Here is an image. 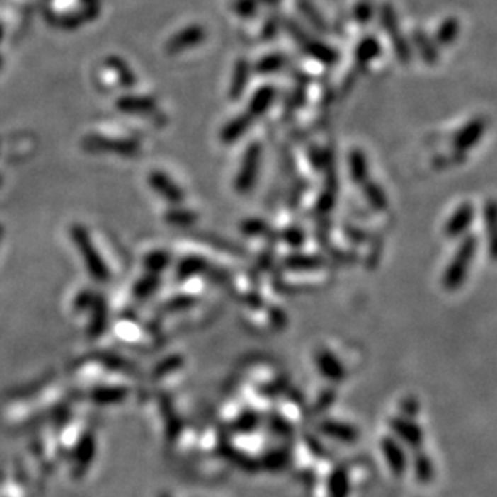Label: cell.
Masks as SVG:
<instances>
[{
    "instance_id": "6da1fadb",
    "label": "cell",
    "mask_w": 497,
    "mask_h": 497,
    "mask_svg": "<svg viewBox=\"0 0 497 497\" xmlns=\"http://www.w3.org/2000/svg\"><path fill=\"white\" fill-rule=\"evenodd\" d=\"M72 238L78 247V252L81 253V257L84 260V265L89 271L91 278H94L97 282L108 281L110 278L108 267L105 265V262H103L101 253L97 252L88 229L81 227V224H76V227H73L72 229Z\"/></svg>"
},
{
    "instance_id": "7a4b0ae2",
    "label": "cell",
    "mask_w": 497,
    "mask_h": 497,
    "mask_svg": "<svg viewBox=\"0 0 497 497\" xmlns=\"http://www.w3.org/2000/svg\"><path fill=\"white\" fill-rule=\"evenodd\" d=\"M260 159H262V147L258 144H252L248 146L244 159H242L241 168L236 178V190L239 194H246L253 188V184L257 181L258 168H260Z\"/></svg>"
},
{
    "instance_id": "3957f363",
    "label": "cell",
    "mask_w": 497,
    "mask_h": 497,
    "mask_svg": "<svg viewBox=\"0 0 497 497\" xmlns=\"http://www.w3.org/2000/svg\"><path fill=\"white\" fill-rule=\"evenodd\" d=\"M381 450H383L384 460L388 464L392 475L404 476L409 468V459L402 444L394 438H383L381 439Z\"/></svg>"
},
{
    "instance_id": "277c9868",
    "label": "cell",
    "mask_w": 497,
    "mask_h": 497,
    "mask_svg": "<svg viewBox=\"0 0 497 497\" xmlns=\"http://www.w3.org/2000/svg\"><path fill=\"white\" fill-rule=\"evenodd\" d=\"M475 253V241L468 239L464 246L460 247L457 256L452 260L450 267L446 271V285L447 286H459L464 280L465 271L470 267V262Z\"/></svg>"
},
{
    "instance_id": "5b68a950",
    "label": "cell",
    "mask_w": 497,
    "mask_h": 497,
    "mask_svg": "<svg viewBox=\"0 0 497 497\" xmlns=\"http://www.w3.org/2000/svg\"><path fill=\"white\" fill-rule=\"evenodd\" d=\"M391 430L402 444L413 450H420L423 444V431L415 421L407 417H396L391 420Z\"/></svg>"
},
{
    "instance_id": "8992f818",
    "label": "cell",
    "mask_w": 497,
    "mask_h": 497,
    "mask_svg": "<svg viewBox=\"0 0 497 497\" xmlns=\"http://www.w3.org/2000/svg\"><path fill=\"white\" fill-rule=\"evenodd\" d=\"M149 184L161 199L171 205H178L184 200V193L178 188V184L170 176L161 171H152L149 175Z\"/></svg>"
},
{
    "instance_id": "52a82bcc",
    "label": "cell",
    "mask_w": 497,
    "mask_h": 497,
    "mask_svg": "<svg viewBox=\"0 0 497 497\" xmlns=\"http://www.w3.org/2000/svg\"><path fill=\"white\" fill-rule=\"evenodd\" d=\"M86 149L94 150V152H113L118 155H135L137 152V144L130 142V141H110V139H102V137H89L86 141Z\"/></svg>"
},
{
    "instance_id": "ba28073f",
    "label": "cell",
    "mask_w": 497,
    "mask_h": 497,
    "mask_svg": "<svg viewBox=\"0 0 497 497\" xmlns=\"http://www.w3.org/2000/svg\"><path fill=\"white\" fill-rule=\"evenodd\" d=\"M320 430L328 435L329 438L338 439V441L348 442V444H354L358 439V431L357 428L341 423V421H333V420H326L323 421L320 425Z\"/></svg>"
},
{
    "instance_id": "9c48e42d",
    "label": "cell",
    "mask_w": 497,
    "mask_h": 497,
    "mask_svg": "<svg viewBox=\"0 0 497 497\" xmlns=\"http://www.w3.org/2000/svg\"><path fill=\"white\" fill-rule=\"evenodd\" d=\"M316 367L321 372L323 377H326L331 381H343L345 377V372L341 362L333 354H329L328 350H321L316 355Z\"/></svg>"
},
{
    "instance_id": "30bf717a",
    "label": "cell",
    "mask_w": 497,
    "mask_h": 497,
    "mask_svg": "<svg viewBox=\"0 0 497 497\" xmlns=\"http://www.w3.org/2000/svg\"><path fill=\"white\" fill-rule=\"evenodd\" d=\"M413 473L421 484L433 481V478H435V465H433L430 455L417 450V454L413 457Z\"/></svg>"
},
{
    "instance_id": "8fae6325",
    "label": "cell",
    "mask_w": 497,
    "mask_h": 497,
    "mask_svg": "<svg viewBox=\"0 0 497 497\" xmlns=\"http://www.w3.org/2000/svg\"><path fill=\"white\" fill-rule=\"evenodd\" d=\"M207 268H209V265L204 258L200 257H188L179 262L178 268H176V275L179 280H186L190 278V276L205 273Z\"/></svg>"
},
{
    "instance_id": "7c38bea8",
    "label": "cell",
    "mask_w": 497,
    "mask_h": 497,
    "mask_svg": "<svg viewBox=\"0 0 497 497\" xmlns=\"http://www.w3.org/2000/svg\"><path fill=\"white\" fill-rule=\"evenodd\" d=\"M329 497H348L349 496V476L344 468H336L333 475L329 476Z\"/></svg>"
},
{
    "instance_id": "4fadbf2b",
    "label": "cell",
    "mask_w": 497,
    "mask_h": 497,
    "mask_svg": "<svg viewBox=\"0 0 497 497\" xmlns=\"http://www.w3.org/2000/svg\"><path fill=\"white\" fill-rule=\"evenodd\" d=\"M170 253H166L165 251H154L150 252L144 258V267L152 275H160L170 263Z\"/></svg>"
},
{
    "instance_id": "5bb4252c",
    "label": "cell",
    "mask_w": 497,
    "mask_h": 497,
    "mask_svg": "<svg viewBox=\"0 0 497 497\" xmlns=\"http://www.w3.org/2000/svg\"><path fill=\"white\" fill-rule=\"evenodd\" d=\"M459 31H460V26H459V21L455 18H449L446 21H442L441 25H439V30L436 34L438 44L441 45L452 44L455 38L459 36Z\"/></svg>"
},
{
    "instance_id": "9a60e30c",
    "label": "cell",
    "mask_w": 497,
    "mask_h": 497,
    "mask_svg": "<svg viewBox=\"0 0 497 497\" xmlns=\"http://www.w3.org/2000/svg\"><path fill=\"white\" fill-rule=\"evenodd\" d=\"M92 312H94V319H92V321H91V334L92 336H99V334L103 331V328H105V323H107V307L99 299V300H96Z\"/></svg>"
},
{
    "instance_id": "2e32d148",
    "label": "cell",
    "mask_w": 497,
    "mask_h": 497,
    "mask_svg": "<svg viewBox=\"0 0 497 497\" xmlns=\"http://www.w3.org/2000/svg\"><path fill=\"white\" fill-rule=\"evenodd\" d=\"M160 285V280H159V275H152V273H149L147 276H144L142 280H139L136 282V286H135V294L137 297H147L152 294L155 289L159 287Z\"/></svg>"
},
{
    "instance_id": "e0dca14e",
    "label": "cell",
    "mask_w": 497,
    "mask_h": 497,
    "mask_svg": "<svg viewBox=\"0 0 497 497\" xmlns=\"http://www.w3.org/2000/svg\"><path fill=\"white\" fill-rule=\"evenodd\" d=\"M349 166L354 181H363L367 178V161L360 152H352L349 157Z\"/></svg>"
},
{
    "instance_id": "ac0fdd59",
    "label": "cell",
    "mask_w": 497,
    "mask_h": 497,
    "mask_svg": "<svg viewBox=\"0 0 497 497\" xmlns=\"http://www.w3.org/2000/svg\"><path fill=\"white\" fill-rule=\"evenodd\" d=\"M472 218H473V212H472L470 207H464V209H460L457 212V215L452 217V219H450V223H449L450 233H460V231L468 228Z\"/></svg>"
},
{
    "instance_id": "d6986e66",
    "label": "cell",
    "mask_w": 497,
    "mask_h": 497,
    "mask_svg": "<svg viewBox=\"0 0 497 497\" xmlns=\"http://www.w3.org/2000/svg\"><path fill=\"white\" fill-rule=\"evenodd\" d=\"M194 213L184 209H175L166 213V222L170 224H175V227H189V224L194 223Z\"/></svg>"
},
{
    "instance_id": "ffe728a7",
    "label": "cell",
    "mask_w": 497,
    "mask_h": 497,
    "mask_svg": "<svg viewBox=\"0 0 497 497\" xmlns=\"http://www.w3.org/2000/svg\"><path fill=\"white\" fill-rule=\"evenodd\" d=\"M126 391L123 388H105L97 389L94 392V399L97 402H118L121 399H125Z\"/></svg>"
},
{
    "instance_id": "44dd1931",
    "label": "cell",
    "mask_w": 497,
    "mask_h": 497,
    "mask_svg": "<svg viewBox=\"0 0 497 497\" xmlns=\"http://www.w3.org/2000/svg\"><path fill=\"white\" fill-rule=\"evenodd\" d=\"M244 131H246V123H244V121H234L233 125H229L228 128L223 131L222 139H223L224 144L238 141Z\"/></svg>"
},
{
    "instance_id": "7402d4cb",
    "label": "cell",
    "mask_w": 497,
    "mask_h": 497,
    "mask_svg": "<svg viewBox=\"0 0 497 497\" xmlns=\"http://www.w3.org/2000/svg\"><path fill=\"white\" fill-rule=\"evenodd\" d=\"M287 267L294 270H310L319 267V260L312 257H291L287 260Z\"/></svg>"
},
{
    "instance_id": "603a6c76",
    "label": "cell",
    "mask_w": 497,
    "mask_h": 497,
    "mask_svg": "<svg viewBox=\"0 0 497 497\" xmlns=\"http://www.w3.org/2000/svg\"><path fill=\"white\" fill-rule=\"evenodd\" d=\"M265 229H267V224L263 222H257V219H253V222H246L242 224V231H244L246 234L256 236V234H262L265 233Z\"/></svg>"
},
{
    "instance_id": "cb8c5ba5",
    "label": "cell",
    "mask_w": 497,
    "mask_h": 497,
    "mask_svg": "<svg viewBox=\"0 0 497 497\" xmlns=\"http://www.w3.org/2000/svg\"><path fill=\"white\" fill-rule=\"evenodd\" d=\"M285 241L291 246H300L304 242V233L297 228H291L285 231Z\"/></svg>"
}]
</instances>
